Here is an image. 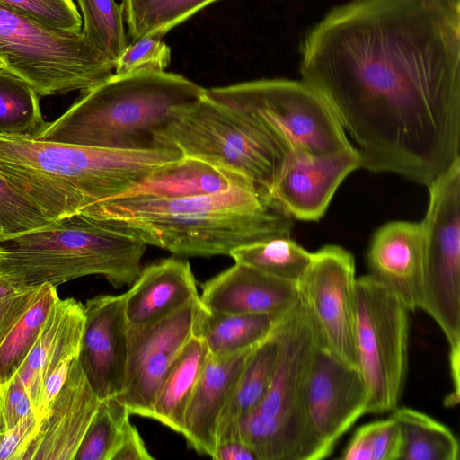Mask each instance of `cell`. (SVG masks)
<instances>
[{
  "label": "cell",
  "instance_id": "obj_1",
  "mask_svg": "<svg viewBox=\"0 0 460 460\" xmlns=\"http://www.w3.org/2000/svg\"><path fill=\"white\" fill-rule=\"evenodd\" d=\"M300 73L360 168L429 186L460 159V10L447 0H353L305 38Z\"/></svg>",
  "mask_w": 460,
  "mask_h": 460
},
{
  "label": "cell",
  "instance_id": "obj_2",
  "mask_svg": "<svg viewBox=\"0 0 460 460\" xmlns=\"http://www.w3.org/2000/svg\"><path fill=\"white\" fill-rule=\"evenodd\" d=\"M109 227L177 255H228L290 236L292 217L261 188L181 199L119 196L82 210Z\"/></svg>",
  "mask_w": 460,
  "mask_h": 460
},
{
  "label": "cell",
  "instance_id": "obj_3",
  "mask_svg": "<svg viewBox=\"0 0 460 460\" xmlns=\"http://www.w3.org/2000/svg\"><path fill=\"white\" fill-rule=\"evenodd\" d=\"M181 157L165 148L122 151L0 136V173L49 221L122 196Z\"/></svg>",
  "mask_w": 460,
  "mask_h": 460
},
{
  "label": "cell",
  "instance_id": "obj_4",
  "mask_svg": "<svg viewBox=\"0 0 460 460\" xmlns=\"http://www.w3.org/2000/svg\"><path fill=\"white\" fill-rule=\"evenodd\" d=\"M205 92L190 80L164 71L113 74L83 92L68 110L45 122L32 137L111 150L156 149L155 135L175 111Z\"/></svg>",
  "mask_w": 460,
  "mask_h": 460
},
{
  "label": "cell",
  "instance_id": "obj_5",
  "mask_svg": "<svg viewBox=\"0 0 460 460\" xmlns=\"http://www.w3.org/2000/svg\"><path fill=\"white\" fill-rule=\"evenodd\" d=\"M146 244L116 231L85 211L24 233L0 238V277L15 286L58 287L100 275L113 287L140 274Z\"/></svg>",
  "mask_w": 460,
  "mask_h": 460
},
{
  "label": "cell",
  "instance_id": "obj_6",
  "mask_svg": "<svg viewBox=\"0 0 460 460\" xmlns=\"http://www.w3.org/2000/svg\"><path fill=\"white\" fill-rule=\"evenodd\" d=\"M275 333L279 351L270 387L259 406L240 423L239 438L257 460L323 459L305 405V380L318 339L299 299L279 318Z\"/></svg>",
  "mask_w": 460,
  "mask_h": 460
},
{
  "label": "cell",
  "instance_id": "obj_7",
  "mask_svg": "<svg viewBox=\"0 0 460 460\" xmlns=\"http://www.w3.org/2000/svg\"><path fill=\"white\" fill-rule=\"evenodd\" d=\"M156 148L240 174L271 192L291 152L254 115L205 94L178 108L155 137Z\"/></svg>",
  "mask_w": 460,
  "mask_h": 460
},
{
  "label": "cell",
  "instance_id": "obj_8",
  "mask_svg": "<svg viewBox=\"0 0 460 460\" xmlns=\"http://www.w3.org/2000/svg\"><path fill=\"white\" fill-rule=\"evenodd\" d=\"M0 58L40 96L84 92L111 76L115 68L81 31L48 27L2 4Z\"/></svg>",
  "mask_w": 460,
  "mask_h": 460
},
{
  "label": "cell",
  "instance_id": "obj_9",
  "mask_svg": "<svg viewBox=\"0 0 460 460\" xmlns=\"http://www.w3.org/2000/svg\"><path fill=\"white\" fill-rule=\"evenodd\" d=\"M206 95L254 115L291 153L325 156L355 148L326 102L304 81L255 80L206 89Z\"/></svg>",
  "mask_w": 460,
  "mask_h": 460
},
{
  "label": "cell",
  "instance_id": "obj_10",
  "mask_svg": "<svg viewBox=\"0 0 460 460\" xmlns=\"http://www.w3.org/2000/svg\"><path fill=\"white\" fill-rule=\"evenodd\" d=\"M420 224L424 293L420 309L439 326L449 346V366H460V159L429 186Z\"/></svg>",
  "mask_w": 460,
  "mask_h": 460
},
{
  "label": "cell",
  "instance_id": "obj_11",
  "mask_svg": "<svg viewBox=\"0 0 460 460\" xmlns=\"http://www.w3.org/2000/svg\"><path fill=\"white\" fill-rule=\"evenodd\" d=\"M409 312L369 274L357 278L355 349L369 393L367 413L398 406L408 369Z\"/></svg>",
  "mask_w": 460,
  "mask_h": 460
},
{
  "label": "cell",
  "instance_id": "obj_12",
  "mask_svg": "<svg viewBox=\"0 0 460 460\" xmlns=\"http://www.w3.org/2000/svg\"><path fill=\"white\" fill-rule=\"evenodd\" d=\"M356 279L353 255L339 245L328 244L312 253L296 288L319 342L341 361L358 368Z\"/></svg>",
  "mask_w": 460,
  "mask_h": 460
},
{
  "label": "cell",
  "instance_id": "obj_13",
  "mask_svg": "<svg viewBox=\"0 0 460 460\" xmlns=\"http://www.w3.org/2000/svg\"><path fill=\"white\" fill-rule=\"evenodd\" d=\"M202 304L197 298L180 310L128 328V361L118 397L130 414L152 417L153 405L169 371L196 333Z\"/></svg>",
  "mask_w": 460,
  "mask_h": 460
},
{
  "label": "cell",
  "instance_id": "obj_14",
  "mask_svg": "<svg viewBox=\"0 0 460 460\" xmlns=\"http://www.w3.org/2000/svg\"><path fill=\"white\" fill-rule=\"evenodd\" d=\"M368 388L357 367L341 361L319 341L305 386L307 421L324 458L338 439L367 413Z\"/></svg>",
  "mask_w": 460,
  "mask_h": 460
},
{
  "label": "cell",
  "instance_id": "obj_15",
  "mask_svg": "<svg viewBox=\"0 0 460 460\" xmlns=\"http://www.w3.org/2000/svg\"><path fill=\"white\" fill-rule=\"evenodd\" d=\"M84 305L85 321L78 361L100 400L118 396L128 361L125 293L100 295Z\"/></svg>",
  "mask_w": 460,
  "mask_h": 460
},
{
  "label": "cell",
  "instance_id": "obj_16",
  "mask_svg": "<svg viewBox=\"0 0 460 460\" xmlns=\"http://www.w3.org/2000/svg\"><path fill=\"white\" fill-rule=\"evenodd\" d=\"M100 402L75 358L61 390L39 419L22 460H75Z\"/></svg>",
  "mask_w": 460,
  "mask_h": 460
},
{
  "label": "cell",
  "instance_id": "obj_17",
  "mask_svg": "<svg viewBox=\"0 0 460 460\" xmlns=\"http://www.w3.org/2000/svg\"><path fill=\"white\" fill-rule=\"evenodd\" d=\"M358 168L360 157L356 148L325 156L293 152L270 194L292 218L316 221L343 180Z\"/></svg>",
  "mask_w": 460,
  "mask_h": 460
},
{
  "label": "cell",
  "instance_id": "obj_18",
  "mask_svg": "<svg viewBox=\"0 0 460 460\" xmlns=\"http://www.w3.org/2000/svg\"><path fill=\"white\" fill-rule=\"evenodd\" d=\"M367 267L410 312L420 309L425 278L420 224L397 220L380 226L368 248Z\"/></svg>",
  "mask_w": 460,
  "mask_h": 460
},
{
  "label": "cell",
  "instance_id": "obj_19",
  "mask_svg": "<svg viewBox=\"0 0 460 460\" xmlns=\"http://www.w3.org/2000/svg\"><path fill=\"white\" fill-rule=\"evenodd\" d=\"M199 298L213 312L280 316L299 296L296 283L235 263L206 281Z\"/></svg>",
  "mask_w": 460,
  "mask_h": 460
},
{
  "label": "cell",
  "instance_id": "obj_20",
  "mask_svg": "<svg viewBox=\"0 0 460 460\" xmlns=\"http://www.w3.org/2000/svg\"><path fill=\"white\" fill-rule=\"evenodd\" d=\"M85 321L84 305L68 297L52 305L38 338L14 376L25 388L36 413L47 377L66 359L78 358Z\"/></svg>",
  "mask_w": 460,
  "mask_h": 460
},
{
  "label": "cell",
  "instance_id": "obj_21",
  "mask_svg": "<svg viewBox=\"0 0 460 460\" xmlns=\"http://www.w3.org/2000/svg\"><path fill=\"white\" fill-rule=\"evenodd\" d=\"M256 348L224 357L208 355L186 408L181 433L198 453L213 456L219 416Z\"/></svg>",
  "mask_w": 460,
  "mask_h": 460
},
{
  "label": "cell",
  "instance_id": "obj_22",
  "mask_svg": "<svg viewBox=\"0 0 460 460\" xmlns=\"http://www.w3.org/2000/svg\"><path fill=\"white\" fill-rule=\"evenodd\" d=\"M125 293L128 324L157 321L199 297L189 261L170 257L142 268Z\"/></svg>",
  "mask_w": 460,
  "mask_h": 460
},
{
  "label": "cell",
  "instance_id": "obj_23",
  "mask_svg": "<svg viewBox=\"0 0 460 460\" xmlns=\"http://www.w3.org/2000/svg\"><path fill=\"white\" fill-rule=\"evenodd\" d=\"M255 187L261 188L240 174L183 156L160 166L122 196L181 199Z\"/></svg>",
  "mask_w": 460,
  "mask_h": 460
},
{
  "label": "cell",
  "instance_id": "obj_24",
  "mask_svg": "<svg viewBox=\"0 0 460 460\" xmlns=\"http://www.w3.org/2000/svg\"><path fill=\"white\" fill-rule=\"evenodd\" d=\"M278 351L274 329L273 333L253 350L236 380L219 416L217 444L239 438L240 423L259 406L270 387Z\"/></svg>",
  "mask_w": 460,
  "mask_h": 460
},
{
  "label": "cell",
  "instance_id": "obj_25",
  "mask_svg": "<svg viewBox=\"0 0 460 460\" xmlns=\"http://www.w3.org/2000/svg\"><path fill=\"white\" fill-rule=\"evenodd\" d=\"M280 316L224 314L208 310L202 305L195 334L205 341L209 355L229 356L262 343L273 333Z\"/></svg>",
  "mask_w": 460,
  "mask_h": 460
},
{
  "label": "cell",
  "instance_id": "obj_26",
  "mask_svg": "<svg viewBox=\"0 0 460 460\" xmlns=\"http://www.w3.org/2000/svg\"><path fill=\"white\" fill-rule=\"evenodd\" d=\"M208 355L205 341L194 334L165 377L154 402L151 419L181 433L186 408Z\"/></svg>",
  "mask_w": 460,
  "mask_h": 460
},
{
  "label": "cell",
  "instance_id": "obj_27",
  "mask_svg": "<svg viewBox=\"0 0 460 460\" xmlns=\"http://www.w3.org/2000/svg\"><path fill=\"white\" fill-rule=\"evenodd\" d=\"M391 412L401 432L400 460L459 459L458 441L446 425L408 407Z\"/></svg>",
  "mask_w": 460,
  "mask_h": 460
},
{
  "label": "cell",
  "instance_id": "obj_28",
  "mask_svg": "<svg viewBox=\"0 0 460 460\" xmlns=\"http://www.w3.org/2000/svg\"><path fill=\"white\" fill-rule=\"evenodd\" d=\"M312 253L290 236H280L240 246L233 250L229 256L235 263L296 284L307 270Z\"/></svg>",
  "mask_w": 460,
  "mask_h": 460
},
{
  "label": "cell",
  "instance_id": "obj_29",
  "mask_svg": "<svg viewBox=\"0 0 460 460\" xmlns=\"http://www.w3.org/2000/svg\"><path fill=\"white\" fill-rule=\"evenodd\" d=\"M58 297L57 287L40 285L31 305L0 342V385L15 375Z\"/></svg>",
  "mask_w": 460,
  "mask_h": 460
},
{
  "label": "cell",
  "instance_id": "obj_30",
  "mask_svg": "<svg viewBox=\"0 0 460 460\" xmlns=\"http://www.w3.org/2000/svg\"><path fill=\"white\" fill-rule=\"evenodd\" d=\"M39 94L24 79L0 69V136H34L45 121Z\"/></svg>",
  "mask_w": 460,
  "mask_h": 460
},
{
  "label": "cell",
  "instance_id": "obj_31",
  "mask_svg": "<svg viewBox=\"0 0 460 460\" xmlns=\"http://www.w3.org/2000/svg\"><path fill=\"white\" fill-rule=\"evenodd\" d=\"M216 0H122L132 41L163 37L172 28Z\"/></svg>",
  "mask_w": 460,
  "mask_h": 460
},
{
  "label": "cell",
  "instance_id": "obj_32",
  "mask_svg": "<svg viewBox=\"0 0 460 460\" xmlns=\"http://www.w3.org/2000/svg\"><path fill=\"white\" fill-rule=\"evenodd\" d=\"M83 14L81 30L89 43L116 63L128 46L123 9L114 0H77Z\"/></svg>",
  "mask_w": 460,
  "mask_h": 460
},
{
  "label": "cell",
  "instance_id": "obj_33",
  "mask_svg": "<svg viewBox=\"0 0 460 460\" xmlns=\"http://www.w3.org/2000/svg\"><path fill=\"white\" fill-rule=\"evenodd\" d=\"M129 415L118 396L101 400L75 460H110Z\"/></svg>",
  "mask_w": 460,
  "mask_h": 460
},
{
  "label": "cell",
  "instance_id": "obj_34",
  "mask_svg": "<svg viewBox=\"0 0 460 460\" xmlns=\"http://www.w3.org/2000/svg\"><path fill=\"white\" fill-rule=\"evenodd\" d=\"M401 432L391 416L358 428L341 455L343 460H400Z\"/></svg>",
  "mask_w": 460,
  "mask_h": 460
},
{
  "label": "cell",
  "instance_id": "obj_35",
  "mask_svg": "<svg viewBox=\"0 0 460 460\" xmlns=\"http://www.w3.org/2000/svg\"><path fill=\"white\" fill-rule=\"evenodd\" d=\"M49 222L20 189L0 173V224L4 236L31 231Z\"/></svg>",
  "mask_w": 460,
  "mask_h": 460
},
{
  "label": "cell",
  "instance_id": "obj_36",
  "mask_svg": "<svg viewBox=\"0 0 460 460\" xmlns=\"http://www.w3.org/2000/svg\"><path fill=\"white\" fill-rule=\"evenodd\" d=\"M0 4L50 28L82 30L81 15L72 0H0Z\"/></svg>",
  "mask_w": 460,
  "mask_h": 460
},
{
  "label": "cell",
  "instance_id": "obj_37",
  "mask_svg": "<svg viewBox=\"0 0 460 460\" xmlns=\"http://www.w3.org/2000/svg\"><path fill=\"white\" fill-rule=\"evenodd\" d=\"M170 61V48L161 37H144L128 44L115 63L114 74L124 75L144 70L163 72Z\"/></svg>",
  "mask_w": 460,
  "mask_h": 460
},
{
  "label": "cell",
  "instance_id": "obj_38",
  "mask_svg": "<svg viewBox=\"0 0 460 460\" xmlns=\"http://www.w3.org/2000/svg\"><path fill=\"white\" fill-rule=\"evenodd\" d=\"M40 286H15L0 277V342L31 305Z\"/></svg>",
  "mask_w": 460,
  "mask_h": 460
},
{
  "label": "cell",
  "instance_id": "obj_39",
  "mask_svg": "<svg viewBox=\"0 0 460 460\" xmlns=\"http://www.w3.org/2000/svg\"><path fill=\"white\" fill-rule=\"evenodd\" d=\"M33 412V406L25 388L14 376L0 385V433L10 429Z\"/></svg>",
  "mask_w": 460,
  "mask_h": 460
},
{
  "label": "cell",
  "instance_id": "obj_40",
  "mask_svg": "<svg viewBox=\"0 0 460 460\" xmlns=\"http://www.w3.org/2000/svg\"><path fill=\"white\" fill-rule=\"evenodd\" d=\"M39 425L35 412L21 420L10 429L0 433V460H22Z\"/></svg>",
  "mask_w": 460,
  "mask_h": 460
},
{
  "label": "cell",
  "instance_id": "obj_41",
  "mask_svg": "<svg viewBox=\"0 0 460 460\" xmlns=\"http://www.w3.org/2000/svg\"><path fill=\"white\" fill-rule=\"evenodd\" d=\"M138 430L128 421L119 438L110 460H153Z\"/></svg>",
  "mask_w": 460,
  "mask_h": 460
},
{
  "label": "cell",
  "instance_id": "obj_42",
  "mask_svg": "<svg viewBox=\"0 0 460 460\" xmlns=\"http://www.w3.org/2000/svg\"><path fill=\"white\" fill-rule=\"evenodd\" d=\"M73 360L74 359H66L60 362L45 380L40 405L36 411V415L39 419L46 413L51 402L61 390L67 377Z\"/></svg>",
  "mask_w": 460,
  "mask_h": 460
},
{
  "label": "cell",
  "instance_id": "obj_43",
  "mask_svg": "<svg viewBox=\"0 0 460 460\" xmlns=\"http://www.w3.org/2000/svg\"><path fill=\"white\" fill-rule=\"evenodd\" d=\"M211 458L215 460H257L253 451L240 438L217 443Z\"/></svg>",
  "mask_w": 460,
  "mask_h": 460
},
{
  "label": "cell",
  "instance_id": "obj_44",
  "mask_svg": "<svg viewBox=\"0 0 460 460\" xmlns=\"http://www.w3.org/2000/svg\"><path fill=\"white\" fill-rule=\"evenodd\" d=\"M455 9L460 10V0H447Z\"/></svg>",
  "mask_w": 460,
  "mask_h": 460
},
{
  "label": "cell",
  "instance_id": "obj_45",
  "mask_svg": "<svg viewBox=\"0 0 460 460\" xmlns=\"http://www.w3.org/2000/svg\"><path fill=\"white\" fill-rule=\"evenodd\" d=\"M5 68V64L4 61L0 58V69Z\"/></svg>",
  "mask_w": 460,
  "mask_h": 460
},
{
  "label": "cell",
  "instance_id": "obj_46",
  "mask_svg": "<svg viewBox=\"0 0 460 460\" xmlns=\"http://www.w3.org/2000/svg\"><path fill=\"white\" fill-rule=\"evenodd\" d=\"M3 236H4V234L3 228L1 226V224H0V238Z\"/></svg>",
  "mask_w": 460,
  "mask_h": 460
}]
</instances>
